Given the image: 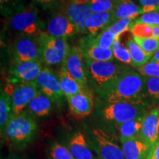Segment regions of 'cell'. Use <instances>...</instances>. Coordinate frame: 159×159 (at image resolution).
Masks as SVG:
<instances>
[{"instance_id":"6da1fadb","label":"cell","mask_w":159,"mask_h":159,"mask_svg":"<svg viewBox=\"0 0 159 159\" xmlns=\"http://www.w3.org/2000/svg\"><path fill=\"white\" fill-rule=\"evenodd\" d=\"M98 91L108 104L125 102L150 105L144 77L133 69H126L113 80L98 87Z\"/></svg>"},{"instance_id":"7a4b0ae2","label":"cell","mask_w":159,"mask_h":159,"mask_svg":"<svg viewBox=\"0 0 159 159\" xmlns=\"http://www.w3.org/2000/svg\"><path fill=\"white\" fill-rule=\"evenodd\" d=\"M37 129L35 119L27 111H24L21 114L15 115L11 119L3 134L10 147L21 150L33 142Z\"/></svg>"},{"instance_id":"3957f363","label":"cell","mask_w":159,"mask_h":159,"mask_svg":"<svg viewBox=\"0 0 159 159\" xmlns=\"http://www.w3.org/2000/svg\"><path fill=\"white\" fill-rule=\"evenodd\" d=\"M9 25L13 30L25 36L37 38L45 33L37 8L33 5L14 13L10 18Z\"/></svg>"},{"instance_id":"277c9868","label":"cell","mask_w":159,"mask_h":159,"mask_svg":"<svg viewBox=\"0 0 159 159\" xmlns=\"http://www.w3.org/2000/svg\"><path fill=\"white\" fill-rule=\"evenodd\" d=\"M36 39L40 47L41 62L48 66L63 62L70 49L66 39L50 36L46 32Z\"/></svg>"},{"instance_id":"5b68a950","label":"cell","mask_w":159,"mask_h":159,"mask_svg":"<svg viewBox=\"0 0 159 159\" xmlns=\"http://www.w3.org/2000/svg\"><path fill=\"white\" fill-rule=\"evenodd\" d=\"M148 112L146 105L125 102L109 103L102 111V116L115 125L144 117Z\"/></svg>"},{"instance_id":"8992f818","label":"cell","mask_w":159,"mask_h":159,"mask_svg":"<svg viewBox=\"0 0 159 159\" xmlns=\"http://www.w3.org/2000/svg\"><path fill=\"white\" fill-rule=\"evenodd\" d=\"M3 91L11 97L14 115L21 114L40 91L35 81L19 84L7 83Z\"/></svg>"},{"instance_id":"52a82bcc","label":"cell","mask_w":159,"mask_h":159,"mask_svg":"<svg viewBox=\"0 0 159 159\" xmlns=\"http://www.w3.org/2000/svg\"><path fill=\"white\" fill-rule=\"evenodd\" d=\"M61 9L74 24L77 33L86 31L85 22L92 14L90 0H61Z\"/></svg>"},{"instance_id":"ba28073f","label":"cell","mask_w":159,"mask_h":159,"mask_svg":"<svg viewBox=\"0 0 159 159\" xmlns=\"http://www.w3.org/2000/svg\"><path fill=\"white\" fill-rule=\"evenodd\" d=\"M86 62L89 74L98 87L113 80L128 69L125 66L113 61H94L86 59Z\"/></svg>"},{"instance_id":"9c48e42d","label":"cell","mask_w":159,"mask_h":159,"mask_svg":"<svg viewBox=\"0 0 159 159\" xmlns=\"http://www.w3.org/2000/svg\"><path fill=\"white\" fill-rule=\"evenodd\" d=\"M91 147L101 159H125L122 148L99 128L92 131Z\"/></svg>"},{"instance_id":"30bf717a","label":"cell","mask_w":159,"mask_h":159,"mask_svg":"<svg viewBox=\"0 0 159 159\" xmlns=\"http://www.w3.org/2000/svg\"><path fill=\"white\" fill-rule=\"evenodd\" d=\"M42 69L40 61L14 62L8 69L7 83L19 84L34 82Z\"/></svg>"},{"instance_id":"8fae6325","label":"cell","mask_w":159,"mask_h":159,"mask_svg":"<svg viewBox=\"0 0 159 159\" xmlns=\"http://www.w3.org/2000/svg\"><path fill=\"white\" fill-rule=\"evenodd\" d=\"M39 90L47 95L53 103L61 105L63 102V95L57 75L52 69L43 68L35 80Z\"/></svg>"},{"instance_id":"7c38bea8","label":"cell","mask_w":159,"mask_h":159,"mask_svg":"<svg viewBox=\"0 0 159 159\" xmlns=\"http://www.w3.org/2000/svg\"><path fill=\"white\" fill-rule=\"evenodd\" d=\"M21 35L13 45V57L15 62L41 61L40 47L37 39Z\"/></svg>"},{"instance_id":"4fadbf2b","label":"cell","mask_w":159,"mask_h":159,"mask_svg":"<svg viewBox=\"0 0 159 159\" xmlns=\"http://www.w3.org/2000/svg\"><path fill=\"white\" fill-rule=\"evenodd\" d=\"M83 56L79 47H71L62 66L75 80L86 87L87 77L83 64Z\"/></svg>"},{"instance_id":"5bb4252c","label":"cell","mask_w":159,"mask_h":159,"mask_svg":"<svg viewBox=\"0 0 159 159\" xmlns=\"http://www.w3.org/2000/svg\"><path fill=\"white\" fill-rule=\"evenodd\" d=\"M139 139L150 148L159 139V106L148 111L144 116Z\"/></svg>"},{"instance_id":"9a60e30c","label":"cell","mask_w":159,"mask_h":159,"mask_svg":"<svg viewBox=\"0 0 159 159\" xmlns=\"http://www.w3.org/2000/svg\"><path fill=\"white\" fill-rule=\"evenodd\" d=\"M47 34L55 38L67 39L77 33L76 27L70 19L60 12L49 20L47 26Z\"/></svg>"},{"instance_id":"2e32d148","label":"cell","mask_w":159,"mask_h":159,"mask_svg":"<svg viewBox=\"0 0 159 159\" xmlns=\"http://www.w3.org/2000/svg\"><path fill=\"white\" fill-rule=\"evenodd\" d=\"M66 99L71 114L77 118L88 116L94 111V99L88 91L73 95Z\"/></svg>"},{"instance_id":"e0dca14e","label":"cell","mask_w":159,"mask_h":159,"mask_svg":"<svg viewBox=\"0 0 159 159\" xmlns=\"http://www.w3.org/2000/svg\"><path fill=\"white\" fill-rule=\"evenodd\" d=\"M68 149L75 159H95L84 134L80 131L75 133L69 139Z\"/></svg>"},{"instance_id":"ac0fdd59","label":"cell","mask_w":159,"mask_h":159,"mask_svg":"<svg viewBox=\"0 0 159 159\" xmlns=\"http://www.w3.org/2000/svg\"><path fill=\"white\" fill-rule=\"evenodd\" d=\"M57 75L58 77L61 91L66 99L73 95L87 91L85 89L86 87L75 80L63 66H61L57 71Z\"/></svg>"},{"instance_id":"d6986e66","label":"cell","mask_w":159,"mask_h":159,"mask_svg":"<svg viewBox=\"0 0 159 159\" xmlns=\"http://www.w3.org/2000/svg\"><path fill=\"white\" fill-rule=\"evenodd\" d=\"M113 23V11L92 13L86 20L85 29L91 36H94L99 31L107 29Z\"/></svg>"},{"instance_id":"ffe728a7","label":"cell","mask_w":159,"mask_h":159,"mask_svg":"<svg viewBox=\"0 0 159 159\" xmlns=\"http://www.w3.org/2000/svg\"><path fill=\"white\" fill-rule=\"evenodd\" d=\"M125 159H145L150 147L140 139L120 141Z\"/></svg>"},{"instance_id":"44dd1931","label":"cell","mask_w":159,"mask_h":159,"mask_svg":"<svg viewBox=\"0 0 159 159\" xmlns=\"http://www.w3.org/2000/svg\"><path fill=\"white\" fill-rule=\"evenodd\" d=\"M52 101L41 91L27 107V111L32 116L44 117L49 114L52 108Z\"/></svg>"},{"instance_id":"7402d4cb","label":"cell","mask_w":159,"mask_h":159,"mask_svg":"<svg viewBox=\"0 0 159 159\" xmlns=\"http://www.w3.org/2000/svg\"><path fill=\"white\" fill-rule=\"evenodd\" d=\"M142 14L143 13L141 6L136 5L131 0L119 1L116 7L113 11V19L114 23L119 19H127V18L136 19L139 16Z\"/></svg>"},{"instance_id":"603a6c76","label":"cell","mask_w":159,"mask_h":159,"mask_svg":"<svg viewBox=\"0 0 159 159\" xmlns=\"http://www.w3.org/2000/svg\"><path fill=\"white\" fill-rule=\"evenodd\" d=\"M143 119L144 117H140L123 123L116 124L119 131L120 141L139 139Z\"/></svg>"},{"instance_id":"cb8c5ba5","label":"cell","mask_w":159,"mask_h":159,"mask_svg":"<svg viewBox=\"0 0 159 159\" xmlns=\"http://www.w3.org/2000/svg\"><path fill=\"white\" fill-rule=\"evenodd\" d=\"M126 47H128L130 55L132 60L133 66L138 69L142 67V66L146 64L148 61H150L154 55L148 54L145 52L143 49L134 41V38H131L127 42Z\"/></svg>"},{"instance_id":"d4e9b609","label":"cell","mask_w":159,"mask_h":159,"mask_svg":"<svg viewBox=\"0 0 159 159\" xmlns=\"http://www.w3.org/2000/svg\"><path fill=\"white\" fill-rule=\"evenodd\" d=\"M14 116L11 97L5 91H2L0 97V129L2 135L3 134L7 124Z\"/></svg>"},{"instance_id":"484cf974","label":"cell","mask_w":159,"mask_h":159,"mask_svg":"<svg viewBox=\"0 0 159 159\" xmlns=\"http://www.w3.org/2000/svg\"><path fill=\"white\" fill-rule=\"evenodd\" d=\"M86 59L94 61H113L114 53L112 49L103 48L95 45H87L86 49L82 51Z\"/></svg>"},{"instance_id":"4316f807","label":"cell","mask_w":159,"mask_h":159,"mask_svg":"<svg viewBox=\"0 0 159 159\" xmlns=\"http://www.w3.org/2000/svg\"><path fill=\"white\" fill-rule=\"evenodd\" d=\"M121 36V35H120ZM120 36H118L115 40L114 44H113L112 49L113 53H114V57L118 60L119 61L126 65H130L133 66L132 60L130 55L128 47H125L122 44V41L120 40Z\"/></svg>"},{"instance_id":"83f0119b","label":"cell","mask_w":159,"mask_h":159,"mask_svg":"<svg viewBox=\"0 0 159 159\" xmlns=\"http://www.w3.org/2000/svg\"><path fill=\"white\" fill-rule=\"evenodd\" d=\"M120 36V35H119ZM116 35L109 31L108 29H105L101 33H99L94 39L89 41L88 45H95L103 48L110 49L114 44L116 38Z\"/></svg>"},{"instance_id":"f1b7e54d","label":"cell","mask_w":159,"mask_h":159,"mask_svg":"<svg viewBox=\"0 0 159 159\" xmlns=\"http://www.w3.org/2000/svg\"><path fill=\"white\" fill-rule=\"evenodd\" d=\"M149 101L159 105V77H144Z\"/></svg>"},{"instance_id":"f546056e","label":"cell","mask_w":159,"mask_h":159,"mask_svg":"<svg viewBox=\"0 0 159 159\" xmlns=\"http://www.w3.org/2000/svg\"><path fill=\"white\" fill-rule=\"evenodd\" d=\"M139 47L148 54L154 55L159 49V39L156 38H139L133 36Z\"/></svg>"},{"instance_id":"4dcf8cb0","label":"cell","mask_w":159,"mask_h":159,"mask_svg":"<svg viewBox=\"0 0 159 159\" xmlns=\"http://www.w3.org/2000/svg\"><path fill=\"white\" fill-rule=\"evenodd\" d=\"M115 0H90V7L92 13L111 12L117 5Z\"/></svg>"},{"instance_id":"1f68e13d","label":"cell","mask_w":159,"mask_h":159,"mask_svg":"<svg viewBox=\"0 0 159 159\" xmlns=\"http://www.w3.org/2000/svg\"><path fill=\"white\" fill-rule=\"evenodd\" d=\"M49 154L51 159H75L68 148L58 142H53L51 144Z\"/></svg>"},{"instance_id":"d6a6232c","label":"cell","mask_w":159,"mask_h":159,"mask_svg":"<svg viewBox=\"0 0 159 159\" xmlns=\"http://www.w3.org/2000/svg\"><path fill=\"white\" fill-rule=\"evenodd\" d=\"M134 18H127V19H119L116 22L109 26L108 29L109 31L113 33L116 36H119L128 30H130L134 21Z\"/></svg>"},{"instance_id":"836d02e7","label":"cell","mask_w":159,"mask_h":159,"mask_svg":"<svg viewBox=\"0 0 159 159\" xmlns=\"http://www.w3.org/2000/svg\"><path fill=\"white\" fill-rule=\"evenodd\" d=\"M133 36L139 38H152V25L147 24H134L133 23L130 30Z\"/></svg>"},{"instance_id":"e575fe53","label":"cell","mask_w":159,"mask_h":159,"mask_svg":"<svg viewBox=\"0 0 159 159\" xmlns=\"http://www.w3.org/2000/svg\"><path fill=\"white\" fill-rule=\"evenodd\" d=\"M136 70L144 77H159V62L150 61Z\"/></svg>"},{"instance_id":"d590c367","label":"cell","mask_w":159,"mask_h":159,"mask_svg":"<svg viewBox=\"0 0 159 159\" xmlns=\"http://www.w3.org/2000/svg\"><path fill=\"white\" fill-rule=\"evenodd\" d=\"M134 24H147L150 25H159V13L153 12V13H144L141 15L134 19Z\"/></svg>"},{"instance_id":"8d00e7d4","label":"cell","mask_w":159,"mask_h":159,"mask_svg":"<svg viewBox=\"0 0 159 159\" xmlns=\"http://www.w3.org/2000/svg\"><path fill=\"white\" fill-rule=\"evenodd\" d=\"M143 14L158 12L159 13V0H139Z\"/></svg>"},{"instance_id":"74e56055","label":"cell","mask_w":159,"mask_h":159,"mask_svg":"<svg viewBox=\"0 0 159 159\" xmlns=\"http://www.w3.org/2000/svg\"><path fill=\"white\" fill-rule=\"evenodd\" d=\"M145 159H159V139L150 149Z\"/></svg>"},{"instance_id":"f35d334b","label":"cell","mask_w":159,"mask_h":159,"mask_svg":"<svg viewBox=\"0 0 159 159\" xmlns=\"http://www.w3.org/2000/svg\"><path fill=\"white\" fill-rule=\"evenodd\" d=\"M11 2V0H0L2 12H3V11H5L6 6H7V5H9V3Z\"/></svg>"},{"instance_id":"ab89813d","label":"cell","mask_w":159,"mask_h":159,"mask_svg":"<svg viewBox=\"0 0 159 159\" xmlns=\"http://www.w3.org/2000/svg\"><path fill=\"white\" fill-rule=\"evenodd\" d=\"M33 1L36 2L41 4V5H49V4L52 3L55 0H33Z\"/></svg>"},{"instance_id":"60d3db41","label":"cell","mask_w":159,"mask_h":159,"mask_svg":"<svg viewBox=\"0 0 159 159\" xmlns=\"http://www.w3.org/2000/svg\"><path fill=\"white\" fill-rule=\"evenodd\" d=\"M150 61H156V62H159V49L155 53L153 56L151 58Z\"/></svg>"},{"instance_id":"b9f144b4","label":"cell","mask_w":159,"mask_h":159,"mask_svg":"<svg viewBox=\"0 0 159 159\" xmlns=\"http://www.w3.org/2000/svg\"><path fill=\"white\" fill-rule=\"evenodd\" d=\"M5 159H25L23 158H21V157H20L19 156H17V155H11V156H9L7 158H6Z\"/></svg>"},{"instance_id":"7bdbcfd3","label":"cell","mask_w":159,"mask_h":159,"mask_svg":"<svg viewBox=\"0 0 159 159\" xmlns=\"http://www.w3.org/2000/svg\"><path fill=\"white\" fill-rule=\"evenodd\" d=\"M119 1H128V0H119Z\"/></svg>"},{"instance_id":"ee69618b","label":"cell","mask_w":159,"mask_h":159,"mask_svg":"<svg viewBox=\"0 0 159 159\" xmlns=\"http://www.w3.org/2000/svg\"><path fill=\"white\" fill-rule=\"evenodd\" d=\"M95 159H101V158H99V157H97V158H95Z\"/></svg>"},{"instance_id":"f6af8a7d","label":"cell","mask_w":159,"mask_h":159,"mask_svg":"<svg viewBox=\"0 0 159 159\" xmlns=\"http://www.w3.org/2000/svg\"><path fill=\"white\" fill-rule=\"evenodd\" d=\"M158 106H159V105H158Z\"/></svg>"}]
</instances>
